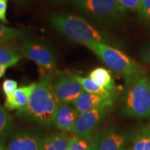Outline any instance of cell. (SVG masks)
Masks as SVG:
<instances>
[{"mask_svg": "<svg viewBox=\"0 0 150 150\" xmlns=\"http://www.w3.org/2000/svg\"><path fill=\"white\" fill-rule=\"evenodd\" d=\"M60 101L53 87V74L42 76L31 93L25 107L18 110V117L41 125L54 124Z\"/></svg>", "mask_w": 150, "mask_h": 150, "instance_id": "obj_1", "label": "cell"}, {"mask_svg": "<svg viewBox=\"0 0 150 150\" xmlns=\"http://www.w3.org/2000/svg\"><path fill=\"white\" fill-rule=\"evenodd\" d=\"M52 26L72 42L86 46L92 42H105L106 37L81 17L60 13L50 17Z\"/></svg>", "mask_w": 150, "mask_h": 150, "instance_id": "obj_2", "label": "cell"}, {"mask_svg": "<svg viewBox=\"0 0 150 150\" xmlns=\"http://www.w3.org/2000/svg\"><path fill=\"white\" fill-rule=\"evenodd\" d=\"M129 88L123 97V109L129 117H150V79L138 74L127 80Z\"/></svg>", "mask_w": 150, "mask_h": 150, "instance_id": "obj_3", "label": "cell"}, {"mask_svg": "<svg viewBox=\"0 0 150 150\" xmlns=\"http://www.w3.org/2000/svg\"><path fill=\"white\" fill-rule=\"evenodd\" d=\"M91 50L110 70L126 78V81L139 74L138 63L125 52L104 42H92L87 45Z\"/></svg>", "mask_w": 150, "mask_h": 150, "instance_id": "obj_4", "label": "cell"}, {"mask_svg": "<svg viewBox=\"0 0 150 150\" xmlns=\"http://www.w3.org/2000/svg\"><path fill=\"white\" fill-rule=\"evenodd\" d=\"M75 4L88 16L106 23L115 22L124 16L126 8L117 0H74Z\"/></svg>", "mask_w": 150, "mask_h": 150, "instance_id": "obj_5", "label": "cell"}, {"mask_svg": "<svg viewBox=\"0 0 150 150\" xmlns=\"http://www.w3.org/2000/svg\"><path fill=\"white\" fill-rule=\"evenodd\" d=\"M22 53L36 63L42 76L52 72L57 63L58 56L55 50L46 43L35 40H22Z\"/></svg>", "mask_w": 150, "mask_h": 150, "instance_id": "obj_6", "label": "cell"}, {"mask_svg": "<svg viewBox=\"0 0 150 150\" xmlns=\"http://www.w3.org/2000/svg\"><path fill=\"white\" fill-rule=\"evenodd\" d=\"M107 106H103L90 111L79 113L72 131L74 136L83 140H90L93 131L104 117Z\"/></svg>", "mask_w": 150, "mask_h": 150, "instance_id": "obj_7", "label": "cell"}, {"mask_svg": "<svg viewBox=\"0 0 150 150\" xmlns=\"http://www.w3.org/2000/svg\"><path fill=\"white\" fill-rule=\"evenodd\" d=\"M53 87L60 102L67 104H72L85 92L72 74H58L54 81L53 79Z\"/></svg>", "mask_w": 150, "mask_h": 150, "instance_id": "obj_8", "label": "cell"}, {"mask_svg": "<svg viewBox=\"0 0 150 150\" xmlns=\"http://www.w3.org/2000/svg\"><path fill=\"white\" fill-rule=\"evenodd\" d=\"M79 115L74 106L60 102L54 124L59 130L72 132Z\"/></svg>", "mask_w": 150, "mask_h": 150, "instance_id": "obj_9", "label": "cell"}, {"mask_svg": "<svg viewBox=\"0 0 150 150\" xmlns=\"http://www.w3.org/2000/svg\"><path fill=\"white\" fill-rule=\"evenodd\" d=\"M111 104L112 98H106L86 91L72 103L74 107L79 113L90 111L103 106H109Z\"/></svg>", "mask_w": 150, "mask_h": 150, "instance_id": "obj_10", "label": "cell"}, {"mask_svg": "<svg viewBox=\"0 0 150 150\" xmlns=\"http://www.w3.org/2000/svg\"><path fill=\"white\" fill-rule=\"evenodd\" d=\"M42 140L35 134L18 133L9 141L6 150H40Z\"/></svg>", "mask_w": 150, "mask_h": 150, "instance_id": "obj_11", "label": "cell"}, {"mask_svg": "<svg viewBox=\"0 0 150 150\" xmlns=\"http://www.w3.org/2000/svg\"><path fill=\"white\" fill-rule=\"evenodd\" d=\"M36 83L22 86L16 90L8 96L6 97L4 108L7 110H20L27 106L31 93Z\"/></svg>", "mask_w": 150, "mask_h": 150, "instance_id": "obj_12", "label": "cell"}, {"mask_svg": "<svg viewBox=\"0 0 150 150\" xmlns=\"http://www.w3.org/2000/svg\"><path fill=\"white\" fill-rule=\"evenodd\" d=\"M125 142L122 135L109 131L94 138L91 146L93 150H122Z\"/></svg>", "mask_w": 150, "mask_h": 150, "instance_id": "obj_13", "label": "cell"}, {"mask_svg": "<svg viewBox=\"0 0 150 150\" xmlns=\"http://www.w3.org/2000/svg\"><path fill=\"white\" fill-rule=\"evenodd\" d=\"M22 55L14 42H0V65L15 66L21 61Z\"/></svg>", "mask_w": 150, "mask_h": 150, "instance_id": "obj_14", "label": "cell"}, {"mask_svg": "<svg viewBox=\"0 0 150 150\" xmlns=\"http://www.w3.org/2000/svg\"><path fill=\"white\" fill-rule=\"evenodd\" d=\"M70 137L65 133H57L42 140L40 150H67Z\"/></svg>", "mask_w": 150, "mask_h": 150, "instance_id": "obj_15", "label": "cell"}, {"mask_svg": "<svg viewBox=\"0 0 150 150\" xmlns=\"http://www.w3.org/2000/svg\"><path fill=\"white\" fill-rule=\"evenodd\" d=\"M89 78L110 93H112L115 89L113 77L110 71L104 67H99L92 70L89 73Z\"/></svg>", "mask_w": 150, "mask_h": 150, "instance_id": "obj_16", "label": "cell"}, {"mask_svg": "<svg viewBox=\"0 0 150 150\" xmlns=\"http://www.w3.org/2000/svg\"><path fill=\"white\" fill-rule=\"evenodd\" d=\"M29 35V31L26 29L10 27L0 22V42L22 41L27 39Z\"/></svg>", "mask_w": 150, "mask_h": 150, "instance_id": "obj_17", "label": "cell"}, {"mask_svg": "<svg viewBox=\"0 0 150 150\" xmlns=\"http://www.w3.org/2000/svg\"><path fill=\"white\" fill-rule=\"evenodd\" d=\"M72 76L81 85L84 91L87 93L95 94L106 98H111V93L102 88V86H99L89 77H82L77 74H72Z\"/></svg>", "mask_w": 150, "mask_h": 150, "instance_id": "obj_18", "label": "cell"}, {"mask_svg": "<svg viewBox=\"0 0 150 150\" xmlns=\"http://www.w3.org/2000/svg\"><path fill=\"white\" fill-rule=\"evenodd\" d=\"M13 129V118L7 110L0 105V145L8 138Z\"/></svg>", "mask_w": 150, "mask_h": 150, "instance_id": "obj_19", "label": "cell"}, {"mask_svg": "<svg viewBox=\"0 0 150 150\" xmlns=\"http://www.w3.org/2000/svg\"><path fill=\"white\" fill-rule=\"evenodd\" d=\"M131 150H150V125L138 132Z\"/></svg>", "mask_w": 150, "mask_h": 150, "instance_id": "obj_20", "label": "cell"}, {"mask_svg": "<svg viewBox=\"0 0 150 150\" xmlns=\"http://www.w3.org/2000/svg\"><path fill=\"white\" fill-rule=\"evenodd\" d=\"M138 12V20L143 24H149L150 0H142Z\"/></svg>", "mask_w": 150, "mask_h": 150, "instance_id": "obj_21", "label": "cell"}, {"mask_svg": "<svg viewBox=\"0 0 150 150\" xmlns=\"http://www.w3.org/2000/svg\"><path fill=\"white\" fill-rule=\"evenodd\" d=\"M67 150H93L91 145L85 140L74 136L70 138Z\"/></svg>", "mask_w": 150, "mask_h": 150, "instance_id": "obj_22", "label": "cell"}, {"mask_svg": "<svg viewBox=\"0 0 150 150\" xmlns=\"http://www.w3.org/2000/svg\"><path fill=\"white\" fill-rule=\"evenodd\" d=\"M1 89L6 97L8 96L18 89V82L10 79H5L1 85Z\"/></svg>", "mask_w": 150, "mask_h": 150, "instance_id": "obj_23", "label": "cell"}, {"mask_svg": "<svg viewBox=\"0 0 150 150\" xmlns=\"http://www.w3.org/2000/svg\"><path fill=\"white\" fill-rule=\"evenodd\" d=\"M122 6L132 11H138L142 0H117Z\"/></svg>", "mask_w": 150, "mask_h": 150, "instance_id": "obj_24", "label": "cell"}, {"mask_svg": "<svg viewBox=\"0 0 150 150\" xmlns=\"http://www.w3.org/2000/svg\"><path fill=\"white\" fill-rule=\"evenodd\" d=\"M140 56L142 61L150 66V41L146 42L142 47Z\"/></svg>", "mask_w": 150, "mask_h": 150, "instance_id": "obj_25", "label": "cell"}, {"mask_svg": "<svg viewBox=\"0 0 150 150\" xmlns=\"http://www.w3.org/2000/svg\"><path fill=\"white\" fill-rule=\"evenodd\" d=\"M8 0H0V21L4 24H8L6 18V11Z\"/></svg>", "mask_w": 150, "mask_h": 150, "instance_id": "obj_26", "label": "cell"}, {"mask_svg": "<svg viewBox=\"0 0 150 150\" xmlns=\"http://www.w3.org/2000/svg\"><path fill=\"white\" fill-rule=\"evenodd\" d=\"M11 67H12L11 65H0V79L4 76L7 69Z\"/></svg>", "mask_w": 150, "mask_h": 150, "instance_id": "obj_27", "label": "cell"}, {"mask_svg": "<svg viewBox=\"0 0 150 150\" xmlns=\"http://www.w3.org/2000/svg\"><path fill=\"white\" fill-rule=\"evenodd\" d=\"M18 4H26L29 0H14Z\"/></svg>", "mask_w": 150, "mask_h": 150, "instance_id": "obj_28", "label": "cell"}, {"mask_svg": "<svg viewBox=\"0 0 150 150\" xmlns=\"http://www.w3.org/2000/svg\"><path fill=\"white\" fill-rule=\"evenodd\" d=\"M0 150H6V149H5V148L3 147V145H0Z\"/></svg>", "mask_w": 150, "mask_h": 150, "instance_id": "obj_29", "label": "cell"}]
</instances>
